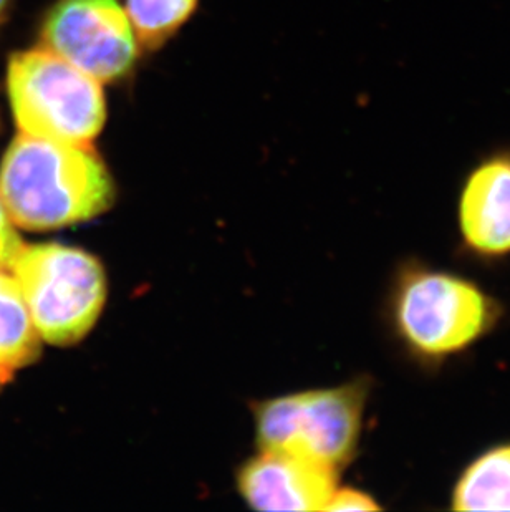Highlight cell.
Instances as JSON below:
<instances>
[{
	"label": "cell",
	"mask_w": 510,
	"mask_h": 512,
	"mask_svg": "<svg viewBox=\"0 0 510 512\" xmlns=\"http://www.w3.org/2000/svg\"><path fill=\"white\" fill-rule=\"evenodd\" d=\"M0 199L15 226L50 231L106 213L115 184L90 145L20 133L0 166Z\"/></svg>",
	"instance_id": "cell-1"
},
{
	"label": "cell",
	"mask_w": 510,
	"mask_h": 512,
	"mask_svg": "<svg viewBox=\"0 0 510 512\" xmlns=\"http://www.w3.org/2000/svg\"><path fill=\"white\" fill-rule=\"evenodd\" d=\"M7 90L24 135L90 145L105 125L102 83L45 47L10 57Z\"/></svg>",
	"instance_id": "cell-2"
},
{
	"label": "cell",
	"mask_w": 510,
	"mask_h": 512,
	"mask_svg": "<svg viewBox=\"0 0 510 512\" xmlns=\"http://www.w3.org/2000/svg\"><path fill=\"white\" fill-rule=\"evenodd\" d=\"M40 340L67 347L87 337L106 302L105 269L63 244L24 246L10 267Z\"/></svg>",
	"instance_id": "cell-3"
},
{
	"label": "cell",
	"mask_w": 510,
	"mask_h": 512,
	"mask_svg": "<svg viewBox=\"0 0 510 512\" xmlns=\"http://www.w3.org/2000/svg\"><path fill=\"white\" fill-rule=\"evenodd\" d=\"M366 393L357 382L267 401L255 421L260 450L284 451L337 469L357 448Z\"/></svg>",
	"instance_id": "cell-4"
},
{
	"label": "cell",
	"mask_w": 510,
	"mask_h": 512,
	"mask_svg": "<svg viewBox=\"0 0 510 512\" xmlns=\"http://www.w3.org/2000/svg\"><path fill=\"white\" fill-rule=\"evenodd\" d=\"M496 319V304L476 284L448 272H408L396 290L401 339L424 357L462 352L487 334Z\"/></svg>",
	"instance_id": "cell-5"
},
{
	"label": "cell",
	"mask_w": 510,
	"mask_h": 512,
	"mask_svg": "<svg viewBox=\"0 0 510 512\" xmlns=\"http://www.w3.org/2000/svg\"><path fill=\"white\" fill-rule=\"evenodd\" d=\"M42 40L100 83L130 72L138 54L135 30L118 0H60L45 19Z\"/></svg>",
	"instance_id": "cell-6"
},
{
	"label": "cell",
	"mask_w": 510,
	"mask_h": 512,
	"mask_svg": "<svg viewBox=\"0 0 510 512\" xmlns=\"http://www.w3.org/2000/svg\"><path fill=\"white\" fill-rule=\"evenodd\" d=\"M239 491L257 511H325L337 469L284 451H262L241 469Z\"/></svg>",
	"instance_id": "cell-7"
},
{
	"label": "cell",
	"mask_w": 510,
	"mask_h": 512,
	"mask_svg": "<svg viewBox=\"0 0 510 512\" xmlns=\"http://www.w3.org/2000/svg\"><path fill=\"white\" fill-rule=\"evenodd\" d=\"M459 226L467 246L484 256L510 252V153L472 171L459 199Z\"/></svg>",
	"instance_id": "cell-8"
},
{
	"label": "cell",
	"mask_w": 510,
	"mask_h": 512,
	"mask_svg": "<svg viewBox=\"0 0 510 512\" xmlns=\"http://www.w3.org/2000/svg\"><path fill=\"white\" fill-rule=\"evenodd\" d=\"M454 511H510V445L467 466L453 493Z\"/></svg>",
	"instance_id": "cell-9"
},
{
	"label": "cell",
	"mask_w": 510,
	"mask_h": 512,
	"mask_svg": "<svg viewBox=\"0 0 510 512\" xmlns=\"http://www.w3.org/2000/svg\"><path fill=\"white\" fill-rule=\"evenodd\" d=\"M40 342L14 274L0 269V370L10 378L35 362Z\"/></svg>",
	"instance_id": "cell-10"
},
{
	"label": "cell",
	"mask_w": 510,
	"mask_h": 512,
	"mask_svg": "<svg viewBox=\"0 0 510 512\" xmlns=\"http://www.w3.org/2000/svg\"><path fill=\"white\" fill-rule=\"evenodd\" d=\"M198 0H126V14L136 39L158 47L191 17Z\"/></svg>",
	"instance_id": "cell-11"
},
{
	"label": "cell",
	"mask_w": 510,
	"mask_h": 512,
	"mask_svg": "<svg viewBox=\"0 0 510 512\" xmlns=\"http://www.w3.org/2000/svg\"><path fill=\"white\" fill-rule=\"evenodd\" d=\"M22 239L15 231V224L12 223L2 199H0V269L10 271L15 259L22 251Z\"/></svg>",
	"instance_id": "cell-12"
},
{
	"label": "cell",
	"mask_w": 510,
	"mask_h": 512,
	"mask_svg": "<svg viewBox=\"0 0 510 512\" xmlns=\"http://www.w3.org/2000/svg\"><path fill=\"white\" fill-rule=\"evenodd\" d=\"M381 509L368 494L355 489H338L325 511H376Z\"/></svg>",
	"instance_id": "cell-13"
},
{
	"label": "cell",
	"mask_w": 510,
	"mask_h": 512,
	"mask_svg": "<svg viewBox=\"0 0 510 512\" xmlns=\"http://www.w3.org/2000/svg\"><path fill=\"white\" fill-rule=\"evenodd\" d=\"M7 5H9V0H0V19H2V15H4Z\"/></svg>",
	"instance_id": "cell-14"
},
{
	"label": "cell",
	"mask_w": 510,
	"mask_h": 512,
	"mask_svg": "<svg viewBox=\"0 0 510 512\" xmlns=\"http://www.w3.org/2000/svg\"><path fill=\"white\" fill-rule=\"evenodd\" d=\"M7 380H10V378L7 377V375H5V373L2 372V370H0V385H2V383L4 382H7Z\"/></svg>",
	"instance_id": "cell-15"
}]
</instances>
